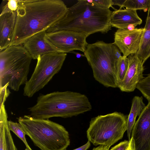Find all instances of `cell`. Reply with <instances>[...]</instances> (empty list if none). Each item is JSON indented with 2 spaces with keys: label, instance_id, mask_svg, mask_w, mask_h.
I'll use <instances>...</instances> for the list:
<instances>
[{
  "label": "cell",
  "instance_id": "1",
  "mask_svg": "<svg viewBox=\"0 0 150 150\" xmlns=\"http://www.w3.org/2000/svg\"><path fill=\"white\" fill-rule=\"evenodd\" d=\"M68 8L61 0H19L10 46L21 45L36 33L46 31L64 17Z\"/></svg>",
  "mask_w": 150,
  "mask_h": 150
},
{
  "label": "cell",
  "instance_id": "2",
  "mask_svg": "<svg viewBox=\"0 0 150 150\" xmlns=\"http://www.w3.org/2000/svg\"><path fill=\"white\" fill-rule=\"evenodd\" d=\"M110 9L102 8L87 2L79 0L69 8L64 17L49 28L47 33L61 30H70L85 34L107 33L111 30Z\"/></svg>",
  "mask_w": 150,
  "mask_h": 150
},
{
  "label": "cell",
  "instance_id": "3",
  "mask_svg": "<svg viewBox=\"0 0 150 150\" xmlns=\"http://www.w3.org/2000/svg\"><path fill=\"white\" fill-rule=\"evenodd\" d=\"M91 104L88 97L80 93L55 91L42 94L36 104L28 108L30 115L36 118L49 119L54 117H71L91 111Z\"/></svg>",
  "mask_w": 150,
  "mask_h": 150
},
{
  "label": "cell",
  "instance_id": "4",
  "mask_svg": "<svg viewBox=\"0 0 150 150\" xmlns=\"http://www.w3.org/2000/svg\"><path fill=\"white\" fill-rule=\"evenodd\" d=\"M17 119L26 135L41 150H64L70 145L68 132L58 123L30 115Z\"/></svg>",
  "mask_w": 150,
  "mask_h": 150
},
{
  "label": "cell",
  "instance_id": "5",
  "mask_svg": "<svg viewBox=\"0 0 150 150\" xmlns=\"http://www.w3.org/2000/svg\"><path fill=\"white\" fill-rule=\"evenodd\" d=\"M118 48L113 43L99 41L88 43L83 52L92 69L94 78L106 87L118 88L117 67L121 57L116 54Z\"/></svg>",
  "mask_w": 150,
  "mask_h": 150
},
{
  "label": "cell",
  "instance_id": "6",
  "mask_svg": "<svg viewBox=\"0 0 150 150\" xmlns=\"http://www.w3.org/2000/svg\"><path fill=\"white\" fill-rule=\"evenodd\" d=\"M32 58L23 46H12L0 51V86L7 83L18 91L25 84Z\"/></svg>",
  "mask_w": 150,
  "mask_h": 150
},
{
  "label": "cell",
  "instance_id": "7",
  "mask_svg": "<svg viewBox=\"0 0 150 150\" xmlns=\"http://www.w3.org/2000/svg\"><path fill=\"white\" fill-rule=\"evenodd\" d=\"M128 115L117 112L92 118L87 131L94 145L110 146L122 139L127 130Z\"/></svg>",
  "mask_w": 150,
  "mask_h": 150
},
{
  "label": "cell",
  "instance_id": "8",
  "mask_svg": "<svg viewBox=\"0 0 150 150\" xmlns=\"http://www.w3.org/2000/svg\"><path fill=\"white\" fill-rule=\"evenodd\" d=\"M66 53H52L40 56L30 78L25 84L23 95L31 97L42 89L61 69Z\"/></svg>",
  "mask_w": 150,
  "mask_h": 150
},
{
  "label": "cell",
  "instance_id": "9",
  "mask_svg": "<svg viewBox=\"0 0 150 150\" xmlns=\"http://www.w3.org/2000/svg\"><path fill=\"white\" fill-rule=\"evenodd\" d=\"M85 34L76 32L61 30L47 33L49 41L62 53L78 50L84 52L88 44Z\"/></svg>",
  "mask_w": 150,
  "mask_h": 150
},
{
  "label": "cell",
  "instance_id": "10",
  "mask_svg": "<svg viewBox=\"0 0 150 150\" xmlns=\"http://www.w3.org/2000/svg\"><path fill=\"white\" fill-rule=\"evenodd\" d=\"M131 134L135 150H150V102L136 121Z\"/></svg>",
  "mask_w": 150,
  "mask_h": 150
},
{
  "label": "cell",
  "instance_id": "11",
  "mask_svg": "<svg viewBox=\"0 0 150 150\" xmlns=\"http://www.w3.org/2000/svg\"><path fill=\"white\" fill-rule=\"evenodd\" d=\"M144 28L118 29L114 34L113 43L119 49L123 56L136 54L139 48Z\"/></svg>",
  "mask_w": 150,
  "mask_h": 150
},
{
  "label": "cell",
  "instance_id": "12",
  "mask_svg": "<svg viewBox=\"0 0 150 150\" xmlns=\"http://www.w3.org/2000/svg\"><path fill=\"white\" fill-rule=\"evenodd\" d=\"M128 67L125 78L118 86L122 92L133 91L138 83L144 77L143 64L136 54H131L127 57Z\"/></svg>",
  "mask_w": 150,
  "mask_h": 150
},
{
  "label": "cell",
  "instance_id": "13",
  "mask_svg": "<svg viewBox=\"0 0 150 150\" xmlns=\"http://www.w3.org/2000/svg\"><path fill=\"white\" fill-rule=\"evenodd\" d=\"M23 44L32 59H37L39 57L47 54L62 53L48 40L45 31L34 35Z\"/></svg>",
  "mask_w": 150,
  "mask_h": 150
},
{
  "label": "cell",
  "instance_id": "14",
  "mask_svg": "<svg viewBox=\"0 0 150 150\" xmlns=\"http://www.w3.org/2000/svg\"><path fill=\"white\" fill-rule=\"evenodd\" d=\"M142 23L137 10L129 9L115 10L112 12L110 24L112 27L120 29L128 28L130 26L135 27Z\"/></svg>",
  "mask_w": 150,
  "mask_h": 150
},
{
  "label": "cell",
  "instance_id": "15",
  "mask_svg": "<svg viewBox=\"0 0 150 150\" xmlns=\"http://www.w3.org/2000/svg\"><path fill=\"white\" fill-rule=\"evenodd\" d=\"M16 18V12L0 15V51L11 45Z\"/></svg>",
  "mask_w": 150,
  "mask_h": 150
},
{
  "label": "cell",
  "instance_id": "16",
  "mask_svg": "<svg viewBox=\"0 0 150 150\" xmlns=\"http://www.w3.org/2000/svg\"><path fill=\"white\" fill-rule=\"evenodd\" d=\"M0 108V150H18L8 127L7 114L4 105Z\"/></svg>",
  "mask_w": 150,
  "mask_h": 150
},
{
  "label": "cell",
  "instance_id": "17",
  "mask_svg": "<svg viewBox=\"0 0 150 150\" xmlns=\"http://www.w3.org/2000/svg\"><path fill=\"white\" fill-rule=\"evenodd\" d=\"M148 12L146 23L140 40L139 48L136 54L143 64L150 57V7Z\"/></svg>",
  "mask_w": 150,
  "mask_h": 150
},
{
  "label": "cell",
  "instance_id": "18",
  "mask_svg": "<svg viewBox=\"0 0 150 150\" xmlns=\"http://www.w3.org/2000/svg\"><path fill=\"white\" fill-rule=\"evenodd\" d=\"M143 101L142 96H134L132 100L131 107L127 121V136L130 140V137L132 131L136 122L137 116H139L146 107Z\"/></svg>",
  "mask_w": 150,
  "mask_h": 150
},
{
  "label": "cell",
  "instance_id": "19",
  "mask_svg": "<svg viewBox=\"0 0 150 150\" xmlns=\"http://www.w3.org/2000/svg\"><path fill=\"white\" fill-rule=\"evenodd\" d=\"M123 6L127 9L146 12L150 7V0H125Z\"/></svg>",
  "mask_w": 150,
  "mask_h": 150
},
{
  "label": "cell",
  "instance_id": "20",
  "mask_svg": "<svg viewBox=\"0 0 150 150\" xmlns=\"http://www.w3.org/2000/svg\"><path fill=\"white\" fill-rule=\"evenodd\" d=\"M127 57L122 56L119 59L117 64L116 77L118 86L123 80L128 67Z\"/></svg>",
  "mask_w": 150,
  "mask_h": 150
},
{
  "label": "cell",
  "instance_id": "21",
  "mask_svg": "<svg viewBox=\"0 0 150 150\" xmlns=\"http://www.w3.org/2000/svg\"><path fill=\"white\" fill-rule=\"evenodd\" d=\"M8 125L10 130L13 132L24 143L26 148L31 149L26 139V134L19 123L11 121H8Z\"/></svg>",
  "mask_w": 150,
  "mask_h": 150
},
{
  "label": "cell",
  "instance_id": "22",
  "mask_svg": "<svg viewBox=\"0 0 150 150\" xmlns=\"http://www.w3.org/2000/svg\"><path fill=\"white\" fill-rule=\"evenodd\" d=\"M136 88L141 92L149 102H150V74L138 83Z\"/></svg>",
  "mask_w": 150,
  "mask_h": 150
},
{
  "label": "cell",
  "instance_id": "23",
  "mask_svg": "<svg viewBox=\"0 0 150 150\" xmlns=\"http://www.w3.org/2000/svg\"><path fill=\"white\" fill-rule=\"evenodd\" d=\"M19 5V0H9L3 7L0 15L16 12Z\"/></svg>",
  "mask_w": 150,
  "mask_h": 150
},
{
  "label": "cell",
  "instance_id": "24",
  "mask_svg": "<svg viewBox=\"0 0 150 150\" xmlns=\"http://www.w3.org/2000/svg\"><path fill=\"white\" fill-rule=\"evenodd\" d=\"M88 3L95 5L99 7L106 9L113 7L112 0H86Z\"/></svg>",
  "mask_w": 150,
  "mask_h": 150
},
{
  "label": "cell",
  "instance_id": "25",
  "mask_svg": "<svg viewBox=\"0 0 150 150\" xmlns=\"http://www.w3.org/2000/svg\"><path fill=\"white\" fill-rule=\"evenodd\" d=\"M8 85V83H7L0 88V107L4 105L6 98L9 95L10 92L7 88Z\"/></svg>",
  "mask_w": 150,
  "mask_h": 150
},
{
  "label": "cell",
  "instance_id": "26",
  "mask_svg": "<svg viewBox=\"0 0 150 150\" xmlns=\"http://www.w3.org/2000/svg\"><path fill=\"white\" fill-rule=\"evenodd\" d=\"M129 145V141L125 140L112 147L110 150H127Z\"/></svg>",
  "mask_w": 150,
  "mask_h": 150
},
{
  "label": "cell",
  "instance_id": "27",
  "mask_svg": "<svg viewBox=\"0 0 150 150\" xmlns=\"http://www.w3.org/2000/svg\"><path fill=\"white\" fill-rule=\"evenodd\" d=\"M91 146L90 142L88 141V142L84 145H83L81 146L78 147L75 149L72 150H87ZM64 150H67L66 149Z\"/></svg>",
  "mask_w": 150,
  "mask_h": 150
},
{
  "label": "cell",
  "instance_id": "28",
  "mask_svg": "<svg viewBox=\"0 0 150 150\" xmlns=\"http://www.w3.org/2000/svg\"><path fill=\"white\" fill-rule=\"evenodd\" d=\"M125 0H112L113 5H117L120 7V9L123 7V5Z\"/></svg>",
  "mask_w": 150,
  "mask_h": 150
},
{
  "label": "cell",
  "instance_id": "29",
  "mask_svg": "<svg viewBox=\"0 0 150 150\" xmlns=\"http://www.w3.org/2000/svg\"><path fill=\"white\" fill-rule=\"evenodd\" d=\"M127 150H135L134 142L132 137L130 139L129 146Z\"/></svg>",
  "mask_w": 150,
  "mask_h": 150
},
{
  "label": "cell",
  "instance_id": "30",
  "mask_svg": "<svg viewBox=\"0 0 150 150\" xmlns=\"http://www.w3.org/2000/svg\"><path fill=\"white\" fill-rule=\"evenodd\" d=\"M110 147L103 145H99L96 147H94L92 150H109Z\"/></svg>",
  "mask_w": 150,
  "mask_h": 150
},
{
  "label": "cell",
  "instance_id": "31",
  "mask_svg": "<svg viewBox=\"0 0 150 150\" xmlns=\"http://www.w3.org/2000/svg\"><path fill=\"white\" fill-rule=\"evenodd\" d=\"M72 52L74 53L76 55V56L77 58H79L81 57H85L84 54H81L79 53H77L74 52L73 51Z\"/></svg>",
  "mask_w": 150,
  "mask_h": 150
},
{
  "label": "cell",
  "instance_id": "32",
  "mask_svg": "<svg viewBox=\"0 0 150 150\" xmlns=\"http://www.w3.org/2000/svg\"><path fill=\"white\" fill-rule=\"evenodd\" d=\"M25 150H32L31 149H29L27 148H26L25 149Z\"/></svg>",
  "mask_w": 150,
  "mask_h": 150
}]
</instances>
